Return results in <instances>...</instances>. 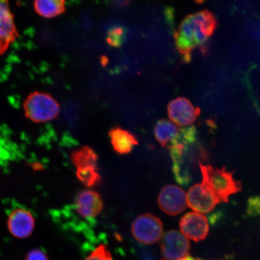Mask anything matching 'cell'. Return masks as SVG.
<instances>
[{
	"mask_svg": "<svg viewBox=\"0 0 260 260\" xmlns=\"http://www.w3.org/2000/svg\"><path fill=\"white\" fill-rule=\"evenodd\" d=\"M170 144L175 180L182 186H188L193 180L198 165L207 158V152L198 144L196 127L190 126L180 129Z\"/></svg>",
	"mask_w": 260,
	"mask_h": 260,
	"instance_id": "6da1fadb",
	"label": "cell"
},
{
	"mask_svg": "<svg viewBox=\"0 0 260 260\" xmlns=\"http://www.w3.org/2000/svg\"><path fill=\"white\" fill-rule=\"evenodd\" d=\"M217 27L215 15L208 10L187 15L175 32L177 50L183 60L189 61L191 52L206 43L212 37Z\"/></svg>",
	"mask_w": 260,
	"mask_h": 260,
	"instance_id": "7a4b0ae2",
	"label": "cell"
},
{
	"mask_svg": "<svg viewBox=\"0 0 260 260\" xmlns=\"http://www.w3.org/2000/svg\"><path fill=\"white\" fill-rule=\"evenodd\" d=\"M200 170L203 176L202 184L212 193L217 204L229 202L232 195L242 189L241 182L235 180L233 172L227 171L225 167L214 168L201 162Z\"/></svg>",
	"mask_w": 260,
	"mask_h": 260,
	"instance_id": "3957f363",
	"label": "cell"
},
{
	"mask_svg": "<svg viewBox=\"0 0 260 260\" xmlns=\"http://www.w3.org/2000/svg\"><path fill=\"white\" fill-rule=\"evenodd\" d=\"M23 107L25 116L36 123L53 121L60 112L59 104L50 94L38 91L29 94Z\"/></svg>",
	"mask_w": 260,
	"mask_h": 260,
	"instance_id": "277c9868",
	"label": "cell"
},
{
	"mask_svg": "<svg viewBox=\"0 0 260 260\" xmlns=\"http://www.w3.org/2000/svg\"><path fill=\"white\" fill-rule=\"evenodd\" d=\"M132 233L139 242L146 245H152L161 240L164 225L157 217L151 214H144L133 222Z\"/></svg>",
	"mask_w": 260,
	"mask_h": 260,
	"instance_id": "5b68a950",
	"label": "cell"
},
{
	"mask_svg": "<svg viewBox=\"0 0 260 260\" xmlns=\"http://www.w3.org/2000/svg\"><path fill=\"white\" fill-rule=\"evenodd\" d=\"M158 204L160 209L168 215H178L186 209V194L183 188L176 185H167L158 194Z\"/></svg>",
	"mask_w": 260,
	"mask_h": 260,
	"instance_id": "8992f818",
	"label": "cell"
},
{
	"mask_svg": "<svg viewBox=\"0 0 260 260\" xmlns=\"http://www.w3.org/2000/svg\"><path fill=\"white\" fill-rule=\"evenodd\" d=\"M162 260H181L187 257L190 250L189 240L177 230L165 234L160 243Z\"/></svg>",
	"mask_w": 260,
	"mask_h": 260,
	"instance_id": "52a82bcc",
	"label": "cell"
},
{
	"mask_svg": "<svg viewBox=\"0 0 260 260\" xmlns=\"http://www.w3.org/2000/svg\"><path fill=\"white\" fill-rule=\"evenodd\" d=\"M168 112L169 117L175 124L188 126L197 121L201 110L194 107L186 98L178 97L169 104Z\"/></svg>",
	"mask_w": 260,
	"mask_h": 260,
	"instance_id": "ba28073f",
	"label": "cell"
},
{
	"mask_svg": "<svg viewBox=\"0 0 260 260\" xmlns=\"http://www.w3.org/2000/svg\"><path fill=\"white\" fill-rule=\"evenodd\" d=\"M7 225L9 232L13 236L18 239H25L34 232L35 217L25 208H16L10 212Z\"/></svg>",
	"mask_w": 260,
	"mask_h": 260,
	"instance_id": "9c48e42d",
	"label": "cell"
},
{
	"mask_svg": "<svg viewBox=\"0 0 260 260\" xmlns=\"http://www.w3.org/2000/svg\"><path fill=\"white\" fill-rule=\"evenodd\" d=\"M180 228L184 236L196 242L202 241L209 235V225L207 217L198 213L185 214L180 220Z\"/></svg>",
	"mask_w": 260,
	"mask_h": 260,
	"instance_id": "30bf717a",
	"label": "cell"
},
{
	"mask_svg": "<svg viewBox=\"0 0 260 260\" xmlns=\"http://www.w3.org/2000/svg\"><path fill=\"white\" fill-rule=\"evenodd\" d=\"M75 209L84 219L95 218L102 213L103 201L100 194L92 190H83L75 199Z\"/></svg>",
	"mask_w": 260,
	"mask_h": 260,
	"instance_id": "8fae6325",
	"label": "cell"
},
{
	"mask_svg": "<svg viewBox=\"0 0 260 260\" xmlns=\"http://www.w3.org/2000/svg\"><path fill=\"white\" fill-rule=\"evenodd\" d=\"M188 206L198 213L206 214L212 211L217 202L212 193L201 184H195L188 191Z\"/></svg>",
	"mask_w": 260,
	"mask_h": 260,
	"instance_id": "7c38bea8",
	"label": "cell"
},
{
	"mask_svg": "<svg viewBox=\"0 0 260 260\" xmlns=\"http://www.w3.org/2000/svg\"><path fill=\"white\" fill-rule=\"evenodd\" d=\"M109 136L114 150L119 154H128L138 145V139L131 132L119 126L110 130Z\"/></svg>",
	"mask_w": 260,
	"mask_h": 260,
	"instance_id": "4fadbf2b",
	"label": "cell"
},
{
	"mask_svg": "<svg viewBox=\"0 0 260 260\" xmlns=\"http://www.w3.org/2000/svg\"><path fill=\"white\" fill-rule=\"evenodd\" d=\"M16 28L14 16L8 3L0 1V45L5 46L15 39Z\"/></svg>",
	"mask_w": 260,
	"mask_h": 260,
	"instance_id": "5bb4252c",
	"label": "cell"
},
{
	"mask_svg": "<svg viewBox=\"0 0 260 260\" xmlns=\"http://www.w3.org/2000/svg\"><path fill=\"white\" fill-rule=\"evenodd\" d=\"M34 8L39 15L45 18H54L66 11L63 0H38L34 2Z\"/></svg>",
	"mask_w": 260,
	"mask_h": 260,
	"instance_id": "9a60e30c",
	"label": "cell"
},
{
	"mask_svg": "<svg viewBox=\"0 0 260 260\" xmlns=\"http://www.w3.org/2000/svg\"><path fill=\"white\" fill-rule=\"evenodd\" d=\"M179 130L178 126L170 120H159L154 127L155 138L162 146H167L171 144Z\"/></svg>",
	"mask_w": 260,
	"mask_h": 260,
	"instance_id": "2e32d148",
	"label": "cell"
},
{
	"mask_svg": "<svg viewBox=\"0 0 260 260\" xmlns=\"http://www.w3.org/2000/svg\"><path fill=\"white\" fill-rule=\"evenodd\" d=\"M98 155L89 146H84L74 151L71 154V160L77 169L97 168Z\"/></svg>",
	"mask_w": 260,
	"mask_h": 260,
	"instance_id": "e0dca14e",
	"label": "cell"
},
{
	"mask_svg": "<svg viewBox=\"0 0 260 260\" xmlns=\"http://www.w3.org/2000/svg\"><path fill=\"white\" fill-rule=\"evenodd\" d=\"M76 176L81 183L89 188L96 186L102 182L98 168L77 169Z\"/></svg>",
	"mask_w": 260,
	"mask_h": 260,
	"instance_id": "ac0fdd59",
	"label": "cell"
},
{
	"mask_svg": "<svg viewBox=\"0 0 260 260\" xmlns=\"http://www.w3.org/2000/svg\"><path fill=\"white\" fill-rule=\"evenodd\" d=\"M124 30L121 27H115L112 28L107 35V42L110 46L119 47L124 40Z\"/></svg>",
	"mask_w": 260,
	"mask_h": 260,
	"instance_id": "d6986e66",
	"label": "cell"
},
{
	"mask_svg": "<svg viewBox=\"0 0 260 260\" xmlns=\"http://www.w3.org/2000/svg\"><path fill=\"white\" fill-rule=\"evenodd\" d=\"M246 215L249 217L260 216V195L249 198L247 203Z\"/></svg>",
	"mask_w": 260,
	"mask_h": 260,
	"instance_id": "ffe728a7",
	"label": "cell"
},
{
	"mask_svg": "<svg viewBox=\"0 0 260 260\" xmlns=\"http://www.w3.org/2000/svg\"><path fill=\"white\" fill-rule=\"evenodd\" d=\"M84 260H112L111 253H110L107 247L102 245L93 251Z\"/></svg>",
	"mask_w": 260,
	"mask_h": 260,
	"instance_id": "44dd1931",
	"label": "cell"
},
{
	"mask_svg": "<svg viewBox=\"0 0 260 260\" xmlns=\"http://www.w3.org/2000/svg\"><path fill=\"white\" fill-rule=\"evenodd\" d=\"M25 260H49L47 253L42 249L35 248L29 251Z\"/></svg>",
	"mask_w": 260,
	"mask_h": 260,
	"instance_id": "7402d4cb",
	"label": "cell"
},
{
	"mask_svg": "<svg viewBox=\"0 0 260 260\" xmlns=\"http://www.w3.org/2000/svg\"><path fill=\"white\" fill-rule=\"evenodd\" d=\"M181 260H203V259H200V258L191 257V256H187V257L182 259Z\"/></svg>",
	"mask_w": 260,
	"mask_h": 260,
	"instance_id": "603a6c76",
	"label": "cell"
}]
</instances>
